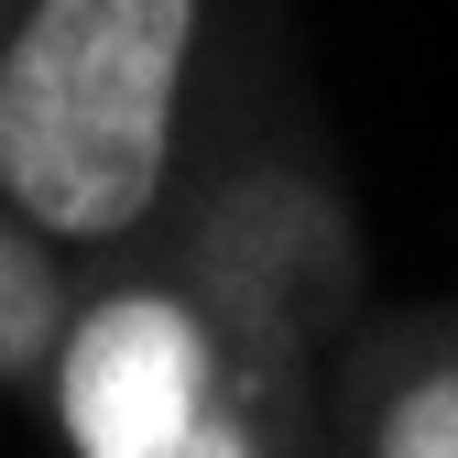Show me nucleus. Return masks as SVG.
I'll list each match as a JSON object with an SVG mask.
<instances>
[{"label":"nucleus","mask_w":458,"mask_h":458,"mask_svg":"<svg viewBox=\"0 0 458 458\" xmlns=\"http://www.w3.org/2000/svg\"><path fill=\"white\" fill-rule=\"evenodd\" d=\"M208 0H22L0 33V208L55 251L131 241L175 186Z\"/></svg>","instance_id":"obj_1"},{"label":"nucleus","mask_w":458,"mask_h":458,"mask_svg":"<svg viewBox=\"0 0 458 458\" xmlns=\"http://www.w3.org/2000/svg\"><path fill=\"white\" fill-rule=\"evenodd\" d=\"M360 458H458V350L415 360L404 382H382Z\"/></svg>","instance_id":"obj_3"},{"label":"nucleus","mask_w":458,"mask_h":458,"mask_svg":"<svg viewBox=\"0 0 458 458\" xmlns=\"http://www.w3.org/2000/svg\"><path fill=\"white\" fill-rule=\"evenodd\" d=\"M44 251H55L44 229H22L12 208H0V371L33 360L44 338L66 327V317H55V273H44Z\"/></svg>","instance_id":"obj_4"},{"label":"nucleus","mask_w":458,"mask_h":458,"mask_svg":"<svg viewBox=\"0 0 458 458\" xmlns=\"http://www.w3.org/2000/svg\"><path fill=\"white\" fill-rule=\"evenodd\" d=\"M66 458H262V382L186 284H109L55 327Z\"/></svg>","instance_id":"obj_2"}]
</instances>
